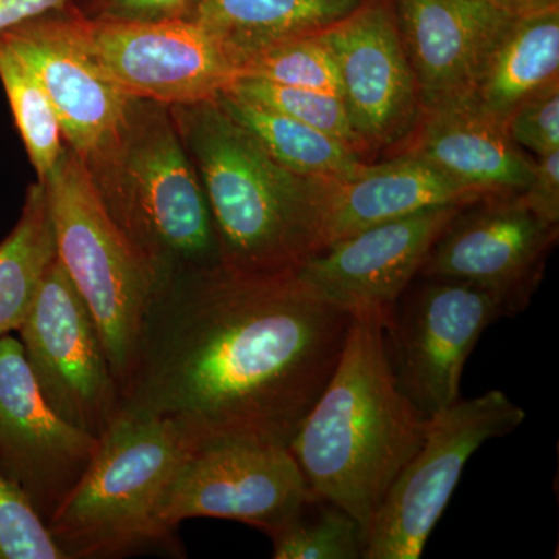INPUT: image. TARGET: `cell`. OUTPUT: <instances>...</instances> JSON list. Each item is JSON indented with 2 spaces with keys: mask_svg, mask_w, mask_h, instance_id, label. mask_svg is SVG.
Instances as JSON below:
<instances>
[{
  "mask_svg": "<svg viewBox=\"0 0 559 559\" xmlns=\"http://www.w3.org/2000/svg\"><path fill=\"white\" fill-rule=\"evenodd\" d=\"M349 322L296 272L216 264L176 275L146 312L121 409L170 419L189 440L289 444L340 360Z\"/></svg>",
  "mask_w": 559,
  "mask_h": 559,
  "instance_id": "6da1fadb",
  "label": "cell"
},
{
  "mask_svg": "<svg viewBox=\"0 0 559 559\" xmlns=\"http://www.w3.org/2000/svg\"><path fill=\"white\" fill-rule=\"evenodd\" d=\"M377 312L352 314L340 360L288 448L308 487L369 533L429 419L401 392Z\"/></svg>",
  "mask_w": 559,
  "mask_h": 559,
  "instance_id": "7a4b0ae2",
  "label": "cell"
},
{
  "mask_svg": "<svg viewBox=\"0 0 559 559\" xmlns=\"http://www.w3.org/2000/svg\"><path fill=\"white\" fill-rule=\"evenodd\" d=\"M170 109L207 198L221 266L285 274L323 248L330 180L283 168L216 97Z\"/></svg>",
  "mask_w": 559,
  "mask_h": 559,
  "instance_id": "3957f363",
  "label": "cell"
},
{
  "mask_svg": "<svg viewBox=\"0 0 559 559\" xmlns=\"http://www.w3.org/2000/svg\"><path fill=\"white\" fill-rule=\"evenodd\" d=\"M40 183L58 260L90 308L123 393L146 312L162 285L159 272L112 218L83 162L68 146Z\"/></svg>",
  "mask_w": 559,
  "mask_h": 559,
  "instance_id": "277c9868",
  "label": "cell"
},
{
  "mask_svg": "<svg viewBox=\"0 0 559 559\" xmlns=\"http://www.w3.org/2000/svg\"><path fill=\"white\" fill-rule=\"evenodd\" d=\"M186 437L170 419L120 409L76 487L50 518L68 559L112 558L160 543L157 511Z\"/></svg>",
  "mask_w": 559,
  "mask_h": 559,
  "instance_id": "5b68a950",
  "label": "cell"
},
{
  "mask_svg": "<svg viewBox=\"0 0 559 559\" xmlns=\"http://www.w3.org/2000/svg\"><path fill=\"white\" fill-rule=\"evenodd\" d=\"M112 218L162 282L219 264L207 198L170 106L132 98L121 200Z\"/></svg>",
  "mask_w": 559,
  "mask_h": 559,
  "instance_id": "8992f818",
  "label": "cell"
},
{
  "mask_svg": "<svg viewBox=\"0 0 559 559\" xmlns=\"http://www.w3.org/2000/svg\"><path fill=\"white\" fill-rule=\"evenodd\" d=\"M38 76L62 140L83 162L110 215L119 207L132 98L91 53L83 13L73 3L0 35Z\"/></svg>",
  "mask_w": 559,
  "mask_h": 559,
  "instance_id": "52a82bcc",
  "label": "cell"
},
{
  "mask_svg": "<svg viewBox=\"0 0 559 559\" xmlns=\"http://www.w3.org/2000/svg\"><path fill=\"white\" fill-rule=\"evenodd\" d=\"M311 495L288 444L248 436L186 439L162 496L157 528L167 539L182 521L218 518L270 535Z\"/></svg>",
  "mask_w": 559,
  "mask_h": 559,
  "instance_id": "ba28073f",
  "label": "cell"
},
{
  "mask_svg": "<svg viewBox=\"0 0 559 559\" xmlns=\"http://www.w3.org/2000/svg\"><path fill=\"white\" fill-rule=\"evenodd\" d=\"M525 412L500 390L455 401L429 419L421 447L393 481L367 533L366 559H418L466 463L488 440L520 428Z\"/></svg>",
  "mask_w": 559,
  "mask_h": 559,
  "instance_id": "9c48e42d",
  "label": "cell"
},
{
  "mask_svg": "<svg viewBox=\"0 0 559 559\" xmlns=\"http://www.w3.org/2000/svg\"><path fill=\"white\" fill-rule=\"evenodd\" d=\"M502 318H510L502 301L471 283L421 277L404 290L384 329L385 348L401 392L423 418H436L459 400L471 352Z\"/></svg>",
  "mask_w": 559,
  "mask_h": 559,
  "instance_id": "30bf717a",
  "label": "cell"
},
{
  "mask_svg": "<svg viewBox=\"0 0 559 559\" xmlns=\"http://www.w3.org/2000/svg\"><path fill=\"white\" fill-rule=\"evenodd\" d=\"M17 331L51 409L100 439L121 409V393L90 308L58 257L44 272Z\"/></svg>",
  "mask_w": 559,
  "mask_h": 559,
  "instance_id": "8fae6325",
  "label": "cell"
},
{
  "mask_svg": "<svg viewBox=\"0 0 559 559\" xmlns=\"http://www.w3.org/2000/svg\"><path fill=\"white\" fill-rule=\"evenodd\" d=\"M319 36L336 62L342 102L370 156L382 151L400 154L425 109L392 0H364Z\"/></svg>",
  "mask_w": 559,
  "mask_h": 559,
  "instance_id": "7c38bea8",
  "label": "cell"
},
{
  "mask_svg": "<svg viewBox=\"0 0 559 559\" xmlns=\"http://www.w3.org/2000/svg\"><path fill=\"white\" fill-rule=\"evenodd\" d=\"M558 229L535 215L520 194L481 198L448 223L419 275L480 286L513 318L538 289Z\"/></svg>",
  "mask_w": 559,
  "mask_h": 559,
  "instance_id": "4fadbf2b",
  "label": "cell"
},
{
  "mask_svg": "<svg viewBox=\"0 0 559 559\" xmlns=\"http://www.w3.org/2000/svg\"><path fill=\"white\" fill-rule=\"evenodd\" d=\"M83 35L98 64L130 97L167 106L218 97L238 70L218 40L189 20H90Z\"/></svg>",
  "mask_w": 559,
  "mask_h": 559,
  "instance_id": "5bb4252c",
  "label": "cell"
},
{
  "mask_svg": "<svg viewBox=\"0 0 559 559\" xmlns=\"http://www.w3.org/2000/svg\"><path fill=\"white\" fill-rule=\"evenodd\" d=\"M98 447L100 439L51 409L21 341L0 337V473L24 489L44 521L76 487Z\"/></svg>",
  "mask_w": 559,
  "mask_h": 559,
  "instance_id": "9a60e30c",
  "label": "cell"
},
{
  "mask_svg": "<svg viewBox=\"0 0 559 559\" xmlns=\"http://www.w3.org/2000/svg\"><path fill=\"white\" fill-rule=\"evenodd\" d=\"M465 205H439L356 231L305 260L296 275L348 314L377 312L388 326L433 242Z\"/></svg>",
  "mask_w": 559,
  "mask_h": 559,
  "instance_id": "2e32d148",
  "label": "cell"
},
{
  "mask_svg": "<svg viewBox=\"0 0 559 559\" xmlns=\"http://www.w3.org/2000/svg\"><path fill=\"white\" fill-rule=\"evenodd\" d=\"M425 114L468 100L514 16L484 0H392Z\"/></svg>",
  "mask_w": 559,
  "mask_h": 559,
  "instance_id": "e0dca14e",
  "label": "cell"
},
{
  "mask_svg": "<svg viewBox=\"0 0 559 559\" xmlns=\"http://www.w3.org/2000/svg\"><path fill=\"white\" fill-rule=\"evenodd\" d=\"M400 154L428 162L485 198L520 194L535 176V160L471 98L426 112Z\"/></svg>",
  "mask_w": 559,
  "mask_h": 559,
  "instance_id": "ac0fdd59",
  "label": "cell"
},
{
  "mask_svg": "<svg viewBox=\"0 0 559 559\" xmlns=\"http://www.w3.org/2000/svg\"><path fill=\"white\" fill-rule=\"evenodd\" d=\"M481 198L409 154H396L381 164L369 162L347 179L330 180L323 248L421 210L471 204Z\"/></svg>",
  "mask_w": 559,
  "mask_h": 559,
  "instance_id": "d6986e66",
  "label": "cell"
},
{
  "mask_svg": "<svg viewBox=\"0 0 559 559\" xmlns=\"http://www.w3.org/2000/svg\"><path fill=\"white\" fill-rule=\"evenodd\" d=\"M364 0H197L186 20L218 40L235 68L285 40L319 35Z\"/></svg>",
  "mask_w": 559,
  "mask_h": 559,
  "instance_id": "ffe728a7",
  "label": "cell"
},
{
  "mask_svg": "<svg viewBox=\"0 0 559 559\" xmlns=\"http://www.w3.org/2000/svg\"><path fill=\"white\" fill-rule=\"evenodd\" d=\"M555 80H559V7L511 21L489 55L471 100L506 128L525 98Z\"/></svg>",
  "mask_w": 559,
  "mask_h": 559,
  "instance_id": "44dd1931",
  "label": "cell"
},
{
  "mask_svg": "<svg viewBox=\"0 0 559 559\" xmlns=\"http://www.w3.org/2000/svg\"><path fill=\"white\" fill-rule=\"evenodd\" d=\"M219 105L260 143L283 168L304 178L341 180L369 164L362 154L325 132L230 92L218 95Z\"/></svg>",
  "mask_w": 559,
  "mask_h": 559,
  "instance_id": "7402d4cb",
  "label": "cell"
},
{
  "mask_svg": "<svg viewBox=\"0 0 559 559\" xmlns=\"http://www.w3.org/2000/svg\"><path fill=\"white\" fill-rule=\"evenodd\" d=\"M55 257L46 187L36 180L25 193L20 221L0 242V337L21 329Z\"/></svg>",
  "mask_w": 559,
  "mask_h": 559,
  "instance_id": "603a6c76",
  "label": "cell"
},
{
  "mask_svg": "<svg viewBox=\"0 0 559 559\" xmlns=\"http://www.w3.org/2000/svg\"><path fill=\"white\" fill-rule=\"evenodd\" d=\"M0 83L36 178L44 182L64 151L60 121L38 76L2 39Z\"/></svg>",
  "mask_w": 559,
  "mask_h": 559,
  "instance_id": "cb8c5ba5",
  "label": "cell"
},
{
  "mask_svg": "<svg viewBox=\"0 0 559 559\" xmlns=\"http://www.w3.org/2000/svg\"><path fill=\"white\" fill-rule=\"evenodd\" d=\"M267 536L275 559H360L366 555V528L314 492Z\"/></svg>",
  "mask_w": 559,
  "mask_h": 559,
  "instance_id": "d4e9b609",
  "label": "cell"
},
{
  "mask_svg": "<svg viewBox=\"0 0 559 559\" xmlns=\"http://www.w3.org/2000/svg\"><path fill=\"white\" fill-rule=\"evenodd\" d=\"M224 91L286 114L308 127L340 140L349 148L358 151L364 157L370 156L362 140L353 130L341 95L282 86V84L249 79V76H237Z\"/></svg>",
  "mask_w": 559,
  "mask_h": 559,
  "instance_id": "484cf974",
  "label": "cell"
},
{
  "mask_svg": "<svg viewBox=\"0 0 559 559\" xmlns=\"http://www.w3.org/2000/svg\"><path fill=\"white\" fill-rule=\"evenodd\" d=\"M238 76L340 95L336 62L319 35L285 40L242 62Z\"/></svg>",
  "mask_w": 559,
  "mask_h": 559,
  "instance_id": "4316f807",
  "label": "cell"
},
{
  "mask_svg": "<svg viewBox=\"0 0 559 559\" xmlns=\"http://www.w3.org/2000/svg\"><path fill=\"white\" fill-rule=\"evenodd\" d=\"M0 559H68L24 489L2 473Z\"/></svg>",
  "mask_w": 559,
  "mask_h": 559,
  "instance_id": "83f0119b",
  "label": "cell"
},
{
  "mask_svg": "<svg viewBox=\"0 0 559 559\" xmlns=\"http://www.w3.org/2000/svg\"><path fill=\"white\" fill-rule=\"evenodd\" d=\"M507 134L536 157L559 150V80L536 91L511 112Z\"/></svg>",
  "mask_w": 559,
  "mask_h": 559,
  "instance_id": "f1b7e54d",
  "label": "cell"
},
{
  "mask_svg": "<svg viewBox=\"0 0 559 559\" xmlns=\"http://www.w3.org/2000/svg\"><path fill=\"white\" fill-rule=\"evenodd\" d=\"M197 0H73L90 20L159 22L186 20Z\"/></svg>",
  "mask_w": 559,
  "mask_h": 559,
  "instance_id": "f546056e",
  "label": "cell"
},
{
  "mask_svg": "<svg viewBox=\"0 0 559 559\" xmlns=\"http://www.w3.org/2000/svg\"><path fill=\"white\" fill-rule=\"evenodd\" d=\"M520 197L540 219L559 226V150L535 160V176Z\"/></svg>",
  "mask_w": 559,
  "mask_h": 559,
  "instance_id": "4dcf8cb0",
  "label": "cell"
},
{
  "mask_svg": "<svg viewBox=\"0 0 559 559\" xmlns=\"http://www.w3.org/2000/svg\"><path fill=\"white\" fill-rule=\"evenodd\" d=\"M73 0H0V35L22 22L51 10L64 9Z\"/></svg>",
  "mask_w": 559,
  "mask_h": 559,
  "instance_id": "1f68e13d",
  "label": "cell"
},
{
  "mask_svg": "<svg viewBox=\"0 0 559 559\" xmlns=\"http://www.w3.org/2000/svg\"><path fill=\"white\" fill-rule=\"evenodd\" d=\"M484 2L514 17L527 16V14L559 7V0H484Z\"/></svg>",
  "mask_w": 559,
  "mask_h": 559,
  "instance_id": "d6a6232c",
  "label": "cell"
}]
</instances>
